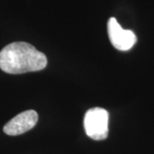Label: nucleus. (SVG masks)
Here are the masks:
<instances>
[{
  "label": "nucleus",
  "mask_w": 154,
  "mask_h": 154,
  "mask_svg": "<svg viewBox=\"0 0 154 154\" xmlns=\"http://www.w3.org/2000/svg\"><path fill=\"white\" fill-rule=\"evenodd\" d=\"M108 111L100 108H91L84 116V128L88 137L95 140H102L108 137Z\"/></svg>",
  "instance_id": "f03ea898"
},
{
  "label": "nucleus",
  "mask_w": 154,
  "mask_h": 154,
  "mask_svg": "<svg viewBox=\"0 0 154 154\" xmlns=\"http://www.w3.org/2000/svg\"><path fill=\"white\" fill-rule=\"evenodd\" d=\"M108 35L111 45L119 51H128L137 41V37L131 30L122 28L115 17H110L107 24Z\"/></svg>",
  "instance_id": "7ed1b4c3"
},
{
  "label": "nucleus",
  "mask_w": 154,
  "mask_h": 154,
  "mask_svg": "<svg viewBox=\"0 0 154 154\" xmlns=\"http://www.w3.org/2000/svg\"><path fill=\"white\" fill-rule=\"evenodd\" d=\"M46 65L47 58L44 53L26 42H13L0 51V69L8 74L39 71Z\"/></svg>",
  "instance_id": "f257e3e1"
},
{
  "label": "nucleus",
  "mask_w": 154,
  "mask_h": 154,
  "mask_svg": "<svg viewBox=\"0 0 154 154\" xmlns=\"http://www.w3.org/2000/svg\"><path fill=\"white\" fill-rule=\"evenodd\" d=\"M38 113L33 110H25L8 122L4 127L6 134L15 136L32 129L38 122Z\"/></svg>",
  "instance_id": "20e7f679"
}]
</instances>
